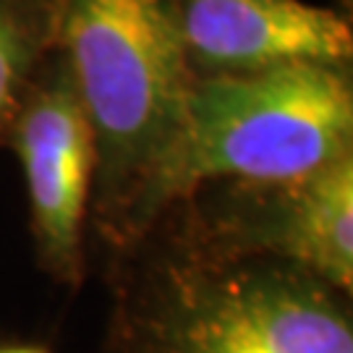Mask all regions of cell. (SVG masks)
Instances as JSON below:
<instances>
[{"label":"cell","instance_id":"cell-5","mask_svg":"<svg viewBox=\"0 0 353 353\" xmlns=\"http://www.w3.org/2000/svg\"><path fill=\"white\" fill-rule=\"evenodd\" d=\"M194 79L254 76L288 65H348L341 13L303 0H160Z\"/></svg>","mask_w":353,"mask_h":353},{"label":"cell","instance_id":"cell-7","mask_svg":"<svg viewBox=\"0 0 353 353\" xmlns=\"http://www.w3.org/2000/svg\"><path fill=\"white\" fill-rule=\"evenodd\" d=\"M58 0H0V134L55 48Z\"/></svg>","mask_w":353,"mask_h":353},{"label":"cell","instance_id":"cell-2","mask_svg":"<svg viewBox=\"0 0 353 353\" xmlns=\"http://www.w3.org/2000/svg\"><path fill=\"white\" fill-rule=\"evenodd\" d=\"M351 141L353 89L345 65L194 79L160 204L165 210L212 181L288 186L351 154Z\"/></svg>","mask_w":353,"mask_h":353},{"label":"cell","instance_id":"cell-1","mask_svg":"<svg viewBox=\"0 0 353 353\" xmlns=\"http://www.w3.org/2000/svg\"><path fill=\"white\" fill-rule=\"evenodd\" d=\"M55 48L94 137V212L126 243L163 212L194 76L160 0H58Z\"/></svg>","mask_w":353,"mask_h":353},{"label":"cell","instance_id":"cell-8","mask_svg":"<svg viewBox=\"0 0 353 353\" xmlns=\"http://www.w3.org/2000/svg\"><path fill=\"white\" fill-rule=\"evenodd\" d=\"M0 353H48L37 345H11V348H0Z\"/></svg>","mask_w":353,"mask_h":353},{"label":"cell","instance_id":"cell-6","mask_svg":"<svg viewBox=\"0 0 353 353\" xmlns=\"http://www.w3.org/2000/svg\"><path fill=\"white\" fill-rule=\"evenodd\" d=\"M233 236L220 239L230 252L265 254L325 283L335 293L353 285V152L314 176L270 186Z\"/></svg>","mask_w":353,"mask_h":353},{"label":"cell","instance_id":"cell-4","mask_svg":"<svg viewBox=\"0 0 353 353\" xmlns=\"http://www.w3.org/2000/svg\"><path fill=\"white\" fill-rule=\"evenodd\" d=\"M8 131L24 170L39 262L55 280L76 285L84 275L97 152L61 52L37 68Z\"/></svg>","mask_w":353,"mask_h":353},{"label":"cell","instance_id":"cell-3","mask_svg":"<svg viewBox=\"0 0 353 353\" xmlns=\"http://www.w3.org/2000/svg\"><path fill=\"white\" fill-rule=\"evenodd\" d=\"M126 353H353L341 293L265 254L212 246L131 301Z\"/></svg>","mask_w":353,"mask_h":353}]
</instances>
